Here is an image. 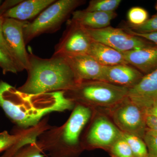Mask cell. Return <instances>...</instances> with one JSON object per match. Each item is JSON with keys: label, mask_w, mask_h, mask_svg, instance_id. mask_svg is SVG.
Wrapping results in <instances>:
<instances>
[{"label": "cell", "mask_w": 157, "mask_h": 157, "mask_svg": "<svg viewBox=\"0 0 157 157\" xmlns=\"http://www.w3.org/2000/svg\"><path fill=\"white\" fill-rule=\"evenodd\" d=\"M131 30L138 33H151L157 32V14L148 19L142 25L137 27L126 26Z\"/></svg>", "instance_id": "25"}, {"label": "cell", "mask_w": 157, "mask_h": 157, "mask_svg": "<svg viewBox=\"0 0 157 157\" xmlns=\"http://www.w3.org/2000/svg\"><path fill=\"white\" fill-rule=\"evenodd\" d=\"M92 40L84 28L70 20L54 55L68 56L87 54Z\"/></svg>", "instance_id": "9"}, {"label": "cell", "mask_w": 157, "mask_h": 157, "mask_svg": "<svg viewBox=\"0 0 157 157\" xmlns=\"http://www.w3.org/2000/svg\"><path fill=\"white\" fill-rule=\"evenodd\" d=\"M145 124L148 128L157 131V117L150 114H145Z\"/></svg>", "instance_id": "28"}, {"label": "cell", "mask_w": 157, "mask_h": 157, "mask_svg": "<svg viewBox=\"0 0 157 157\" xmlns=\"http://www.w3.org/2000/svg\"><path fill=\"white\" fill-rule=\"evenodd\" d=\"M144 76L143 73L129 64L103 66L101 81L131 88L138 83Z\"/></svg>", "instance_id": "12"}, {"label": "cell", "mask_w": 157, "mask_h": 157, "mask_svg": "<svg viewBox=\"0 0 157 157\" xmlns=\"http://www.w3.org/2000/svg\"><path fill=\"white\" fill-rule=\"evenodd\" d=\"M155 9L157 11V2L156 3L155 6Z\"/></svg>", "instance_id": "31"}, {"label": "cell", "mask_w": 157, "mask_h": 157, "mask_svg": "<svg viewBox=\"0 0 157 157\" xmlns=\"http://www.w3.org/2000/svg\"><path fill=\"white\" fill-rule=\"evenodd\" d=\"M55 0L21 1L3 14L4 18H13L20 21H29L36 17Z\"/></svg>", "instance_id": "14"}, {"label": "cell", "mask_w": 157, "mask_h": 157, "mask_svg": "<svg viewBox=\"0 0 157 157\" xmlns=\"http://www.w3.org/2000/svg\"><path fill=\"white\" fill-rule=\"evenodd\" d=\"M84 28L93 41L100 42L123 52L152 45L145 39L129 33L123 29L109 26L101 29Z\"/></svg>", "instance_id": "6"}, {"label": "cell", "mask_w": 157, "mask_h": 157, "mask_svg": "<svg viewBox=\"0 0 157 157\" xmlns=\"http://www.w3.org/2000/svg\"><path fill=\"white\" fill-rule=\"evenodd\" d=\"M148 13L145 9L139 7L131 8L127 14L129 25L137 27L142 25L148 19Z\"/></svg>", "instance_id": "20"}, {"label": "cell", "mask_w": 157, "mask_h": 157, "mask_svg": "<svg viewBox=\"0 0 157 157\" xmlns=\"http://www.w3.org/2000/svg\"><path fill=\"white\" fill-rule=\"evenodd\" d=\"M128 97L142 107L157 98V81L144 76L134 87L129 89Z\"/></svg>", "instance_id": "17"}, {"label": "cell", "mask_w": 157, "mask_h": 157, "mask_svg": "<svg viewBox=\"0 0 157 157\" xmlns=\"http://www.w3.org/2000/svg\"><path fill=\"white\" fill-rule=\"evenodd\" d=\"M128 88L119 86L101 80L80 82L65 95L75 104L91 106L113 107L126 98Z\"/></svg>", "instance_id": "3"}, {"label": "cell", "mask_w": 157, "mask_h": 157, "mask_svg": "<svg viewBox=\"0 0 157 157\" xmlns=\"http://www.w3.org/2000/svg\"><path fill=\"white\" fill-rule=\"evenodd\" d=\"M111 114L122 132L143 137L146 129L145 111L128 96L113 107Z\"/></svg>", "instance_id": "5"}, {"label": "cell", "mask_w": 157, "mask_h": 157, "mask_svg": "<svg viewBox=\"0 0 157 157\" xmlns=\"http://www.w3.org/2000/svg\"><path fill=\"white\" fill-rule=\"evenodd\" d=\"M75 105L65 91L31 94L0 81V107L18 128L36 126L48 113L71 110Z\"/></svg>", "instance_id": "1"}, {"label": "cell", "mask_w": 157, "mask_h": 157, "mask_svg": "<svg viewBox=\"0 0 157 157\" xmlns=\"http://www.w3.org/2000/svg\"><path fill=\"white\" fill-rule=\"evenodd\" d=\"M143 138L148 151L147 157H157V131L146 128Z\"/></svg>", "instance_id": "23"}, {"label": "cell", "mask_w": 157, "mask_h": 157, "mask_svg": "<svg viewBox=\"0 0 157 157\" xmlns=\"http://www.w3.org/2000/svg\"><path fill=\"white\" fill-rule=\"evenodd\" d=\"M144 111L145 114H150L157 117V98L152 101Z\"/></svg>", "instance_id": "29"}, {"label": "cell", "mask_w": 157, "mask_h": 157, "mask_svg": "<svg viewBox=\"0 0 157 157\" xmlns=\"http://www.w3.org/2000/svg\"><path fill=\"white\" fill-rule=\"evenodd\" d=\"M0 67L3 73L6 74L8 73H17L19 72L16 64L14 61L0 48Z\"/></svg>", "instance_id": "24"}, {"label": "cell", "mask_w": 157, "mask_h": 157, "mask_svg": "<svg viewBox=\"0 0 157 157\" xmlns=\"http://www.w3.org/2000/svg\"><path fill=\"white\" fill-rule=\"evenodd\" d=\"M122 53L128 64L141 73L147 75L157 70V45H150Z\"/></svg>", "instance_id": "13"}, {"label": "cell", "mask_w": 157, "mask_h": 157, "mask_svg": "<svg viewBox=\"0 0 157 157\" xmlns=\"http://www.w3.org/2000/svg\"><path fill=\"white\" fill-rule=\"evenodd\" d=\"M28 21L4 18L3 32L11 57L19 72L26 70L29 66V52L25 48L24 29Z\"/></svg>", "instance_id": "8"}, {"label": "cell", "mask_w": 157, "mask_h": 157, "mask_svg": "<svg viewBox=\"0 0 157 157\" xmlns=\"http://www.w3.org/2000/svg\"><path fill=\"white\" fill-rule=\"evenodd\" d=\"M71 20L86 28L101 29L110 26L117 14L115 11L99 12L77 10L73 11Z\"/></svg>", "instance_id": "15"}, {"label": "cell", "mask_w": 157, "mask_h": 157, "mask_svg": "<svg viewBox=\"0 0 157 157\" xmlns=\"http://www.w3.org/2000/svg\"><path fill=\"white\" fill-rule=\"evenodd\" d=\"M123 29H124L125 31H126L129 33L136 36L140 37V38L145 39V40H148V41L153 42L156 45H157V32L151 33H136L127 27L126 26L124 27Z\"/></svg>", "instance_id": "26"}, {"label": "cell", "mask_w": 157, "mask_h": 157, "mask_svg": "<svg viewBox=\"0 0 157 157\" xmlns=\"http://www.w3.org/2000/svg\"><path fill=\"white\" fill-rule=\"evenodd\" d=\"M28 77L17 89L31 94L71 89L78 83L75 74L65 59L59 56L44 59L29 50Z\"/></svg>", "instance_id": "2"}, {"label": "cell", "mask_w": 157, "mask_h": 157, "mask_svg": "<svg viewBox=\"0 0 157 157\" xmlns=\"http://www.w3.org/2000/svg\"><path fill=\"white\" fill-rule=\"evenodd\" d=\"M121 2V0H92L84 10L106 12L115 11Z\"/></svg>", "instance_id": "19"}, {"label": "cell", "mask_w": 157, "mask_h": 157, "mask_svg": "<svg viewBox=\"0 0 157 157\" xmlns=\"http://www.w3.org/2000/svg\"><path fill=\"white\" fill-rule=\"evenodd\" d=\"M4 20V17H3L2 15L0 14V48H2L8 56H9L12 59L11 52H10L8 45L6 43L5 38H4V35H3V25Z\"/></svg>", "instance_id": "27"}, {"label": "cell", "mask_w": 157, "mask_h": 157, "mask_svg": "<svg viewBox=\"0 0 157 157\" xmlns=\"http://www.w3.org/2000/svg\"><path fill=\"white\" fill-rule=\"evenodd\" d=\"M43 152L36 141L21 147L11 157H44Z\"/></svg>", "instance_id": "22"}, {"label": "cell", "mask_w": 157, "mask_h": 157, "mask_svg": "<svg viewBox=\"0 0 157 157\" xmlns=\"http://www.w3.org/2000/svg\"><path fill=\"white\" fill-rule=\"evenodd\" d=\"M145 76L148 78L157 81V70L154 71L152 73L145 75Z\"/></svg>", "instance_id": "30"}, {"label": "cell", "mask_w": 157, "mask_h": 157, "mask_svg": "<svg viewBox=\"0 0 157 157\" xmlns=\"http://www.w3.org/2000/svg\"><path fill=\"white\" fill-rule=\"evenodd\" d=\"M90 107L75 104L73 111L66 123L58 127L56 136L63 146L73 149L81 148L79 138L82 130L91 117Z\"/></svg>", "instance_id": "7"}, {"label": "cell", "mask_w": 157, "mask_h": 157, "mask_svg": "<svg viewBox=\"0 0 157 157\" xmlns=\"http://www.w3.org/2000/svg\"><path fill=\"white\" fill-rule=\"evenodd\" d=\"M65 59L75 74L78 82L101 80L103 66L88 54L59 56Z\"/></svg>", "instance_id": "11"}, {"label": "cell", "mask_w": 157, "mask_h": 157, "mask_svg": "<svg viewBox=\"0 0 157 157\" xmlns=\"http://www.w3.org/2000/svg\"><path fill=\"white\" fill-rule=\"evenodd\" d=\"M84 2L81 0L56 1L26 24L24 29L26 45L42 34L53 33L59 30L70 14Z\"/></svg>", "instance_id": "4"}, {"label": "cell", "mask_w": 157, "mask_h": 157, "mask_svg": "<svg viewBox=\"0 0 157 157\" xmlns=\"http://www.w3.org/2000/svg\"><path fill=\"white\" fill-rule=\"evenodd\" d=\"M113 157H134L130 146L122 137L117 140L110 147Z\"/></svg>", "instance_id": "21"}, {"label": "cell", "mask_w": 157, "mask_h": 157, "mask_svg": "<svg viewBox=\"0 0 157 157\" xmlns=\"http://www.w3.org/2000/svg\"><path fill=\"white\" fill-rule=\"evenodd\" d=\"M87 54L103 66L128 64L122 52L100 42L93 41Z\"/></svg>", "instance_id": "16"}, {"label": "cell", "mask_w": 157, "mask_h": 157, "mask_svg": "<svg viewBox=\"0 0 157 157\" xmlns=\"http://www.w3.org/2000/svg\"><path fill=\"white\" fill-rule=\"evenodd\" d=\"M122 132L104 117L96 119L86 136L85 147H109L122 137Z\"/></svg>", "instance_id": "10"}, {"label": "cell", "mask_w": 157, "mask_h": 157, "mask_svg": "<svg viewBox=\"0 0 157 157\" xmlns=\"http://www.w3.org/2000/svg\"><path fill=\"white\" fill-rule=\"evenodd\" d=\"M122 137L128 144L134 157H147V147L141 138L123 132Z\"/></svg>", "instance_id": "18"}]
</instances>
